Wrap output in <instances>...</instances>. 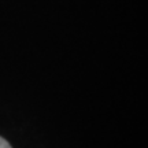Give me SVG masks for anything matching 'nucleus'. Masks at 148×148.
I'll list each match as a JSON object with an SVG mask.
<instances>
[{"mask_svg": "<svg viewBox=\"0 0 148 148\" xmlns=\"http://www.w3.org/2000/svg\"><path fill=\"white\" fill-rule=\"evenodd\" d=\"M0 148H11V145L8 144L7 140H4L3 137H0Z\"/></svg>", "mask_w": 148, "mask_h": 148, "instance_id": "obj_1", "label": "nucleus"}]
</instances>
